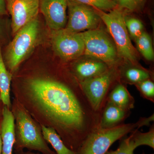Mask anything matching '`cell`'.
I'll list each match as a JSON object with an SVG mask.
<instances>
[{"label": "cell", "instance_id": "6da1fadb", "mask_svg": "<svg viewBox=\"0 0 154 154\" xmlns=\"http://www.w3.org/2000/svg\"><path fill=\"white\" fill-rule=\"evenodd\" d=\"M25 89L30 102L52 124L67 130L82 128V108L66 86L49 78L35 77L27 80Z\"/></svg>", "mask_w": 154, "mask_h": 154}, {"label": "cell", "instance_id": "7a4b0ae2", "mask_svg": "<svg viewBox=\"0 0 154 154\" xmlns=\"http://www.w3.org/2000/svg\"><path fill=\"white\" fill-rule=\"evenodd\" d=\"M13 113L16 135L14 149L16 152L22 151L26 149L37 151L42 154H56L50 148L45 140L41 128L24 107L19 105L17 106Z\"/></svg>", "mask_w": 154, "mask_h": 154}, {"label": "cell", "instance_id": "3957f363", "mask_svg": "<svg viewBox=\"0 0 154 154\" xmlns=\"http://www.w3.org/2000/svg\"><path fill=\"white\" fill-rule=\"evenodd\" d=\"M39 31L38 17L29 22L15 34V36L2 51L3 60L11 74L16 71L33 50Z\"/></svg>", "mask_w": 154, "mask_h": 154}, {"label": "cell", "instance_id": "277c9868", "mask_svg": "<svg viewBox=\"0 0 154 154\" xmlns=\"http://www.w3.org/2000/svg\"><path fill=\"white\" fill-rule=\"evenodd\" d=\"M96 11L113 38L119 56L128 62L135 63L137 54L131 43L125 25V17L121 9L116 8L108 13L97 9Z\"/></svg>", "mask_w": 154, "mask_h": 154}, {"label": "cell", "instance_id": "5b68a950", "mask_svg": "<svg viewBox=\"0 0 154 154\" xmlns=\"http://www.w3.org/2000/svg\"><path fill=\"white\" fill-rule=\"evenodd\" d=\"M140 122L135 124L122 125L93 131L83 141L75 154H105L116 140L135 128L141 127Z\"/></svg>", "mask_w": 154, "mask_h": 154}, {"label": "cell", "instance_id": "8992f818", "mask_svg": "<svg viewBox=\"0 0 154 154\" xmlns=\"http://www.w3.org/2000/svg\"><path fill=\"white\" fill-rule=\"evenodd\" d=\"M84 43V54L107 65L114 64L118 55L114 42L104 30L97 28L82 32Z\"/></svg>", "mask_w": 154, "mask_h": 154}, {"label": "cell", "instance_id": "52a82bcc", "mask_svg": "<svg viewBox=\"0 0 154 154\" xmlns=\"http://www.w3.org/2000/svg\"><path fill=\"white\" fill-rule=\"evenodd\" d=\"M51 42L57 55L64 60H74L84 54L85 43L82 33H76L66 28L53 30Z\"/></svg>", "mask_w": 154, "mask_h": 154}, {"label": "cell", "instance_id": "ba28073f", "mask_svg": "<svg viewBox=\"0 0 154 154\" xmlns=\"http://www.w3.org/2000/svg\"><path fill=\"white\" fill-rule=\"evenodd\" d=\"M68 19L65 28L81 33L98 28L102 21L96 9L90 6L68 0Z\"/></svg>", "mask_w": 154, "mask_h": 154}, {"label": "cell", "instance_id": "9c48e42d", "mask_svg": "<svg viewBox=\"0 0 154 154\" xmlns=\"http://www.w3.org/2000/svg\"><path fill=\"white\" fill-rule=\"evenodd\" d=\"M11 17V28L15 34L24 26L38 17L39 0H5Z\"/></svg>", "mask_w": 154, "mask_h": 154}, {"label": "cell", "instance_id": "30bf717a", "mask_svg": "<svg viewBox=\"0 0 154 154\" xmlns=\"http://www.w3.org/2000/svg\"><path fill=\"white\" fill-rule=\"evenodd\" d=\"M68 0H39V11L51 31L65 28Z\"/></svg>", "mask_w": 154, "mask_h": 154}, {"label": "cell", "instance_id": "8fae6325", "mask_svg": "<svg viewBox=\"0 0 154 154\" xmlns=\"http://www.w3.org/2000/svg\"><path fill=\"white\" fill-rule=\"evenodd\" d=\"M113 78V72L107 70L98 76L83 80L81 83L83 91L94 110H98L100 107Z\"/></svg>", "mask_w": 154, "mask_h": 154}, {"label": "cell", "instance_id": "7c38bea8", "mask_svg": "<svg viewBox=\"0 0 154 154\" xmlns=\"http://www.w3.org/2000/svg\"><path fill=\"white\" fill-rule=\"evenodd\" d=\"M2 154H13L16 141L15 119L11 109L4 105L1 122Z\"/></svg>", "mask_w": 154, "mask_h": 154}, {"label": "cell", "instance_id": "4fadbf2b", "mask_svg": "<svg viewBox=\"0 0 154 154\" xmlns=\"http://www.w3.org/2000/svg\"><path fill=\"white\" fill-rule=\"evenodd\" d=\"M107 71V64L99 60H86L79 63L75 66L77 75L84 80L102 75Z\"/></svg>", "mask_w": 154, "mask_h": 154}, {"label": "cell", "instance_id": "5bb4252c", "mask_svg": "<svg viewBox=\"0 0 154 154\" xmlns=\"http://www.w3.org/2000/svg\"><path fill=\"white\" fill-rule=\"evenodd\" d=\"M12 75L6 67L0 45V96L3 104L10 109L11 108V85Z\"/></svg>", "mask_w": 154, "mask_h": 154}, {"label": "cell", "instance_id": "9a60e30c", "mask_svg": "<svg viewBox=\"0 0 154 154\" xmlns=\"http://www.w3.org/2000/svg\"><path fill=\"white\" fill-rule=\"evenodd\" d=\"M42 135L46 142L50 144L56 154H75V152L69 149L59 135L52 127L41 125Z\"/></svg>", "mask_w": 154, "mask_h": 154}, {"label": "cell", "instance_id": "2e32d148", "mask_svg": "<svg viewBox=\"0 0 154 154\" xmlns=\"http://www.w3.org/2000/svg\"><path fill=\"white\" fill-rule=\"evenodd\" d=\"M105 109L101 123V128H107L113 126L123 119L125 115L124 109L110 102Z\"/></svg>", "mask_w": 154, "mask_h": 154}, {"label": "cell", "instance_id": "e0dca14e", "mask_svg": "<svg viewBox=\"0 0 154 154\" xmlns=\"http://www.w3.org/2000/svg\"><path fill=\"white\" fill-rule=\"evenodd\" d=\"M135 41L137 49L143 57L149 61L153 60L154 52L152 38L148 33L143 31Z\"/></svg>", "mask_w": 154, "mask_h": 154}, {"label": "cell", "instance_id": "ac0fdd59", "mask_svg": "<svg viewBox=\"0 0 154 154\" xmlns=\"http://www.w3.org/2000/svg\"><path fill=\"white\" fill-rule=\"evenodd\" d=\"M110 102L121 107L126 108L129 105L131 99L126 88L122 85L116 86L110 95Z\"/></svg>", "mask_w": 154, "mask_h": 154}, {"label": "cell", "instance_id": "d6986e66", "mask_svg": "<svg viewBox=\"0 0 154 154\" xmlns=\"http://www.w3.org/2000/svg\"><path fill=\"white\" fill-rule=\"evenodd\" d=\"M136 148L139 146L146 145L154 148V130L152 128L146 133H141L136 131L129 137Z\"/></svg>", "mask_w": 154, "mask_h": 154}, {"label": "cell", "instance_id": "ffe728a7", "mask_svg": "<svg viewBox=\"0 0 154 154\" xmlns=\"http://www.w3.org/2000/svg\"><path fill=\"white\" fill-rule=\"evenodd\" d=\"M103 11H110L117 7L113 0H70Z\"/></svg>", "mask_w": 154, "mask_h": 154}, {"label": "cell", "instance_id": "44dd1931", "mask_svg": "<svg viewBox=\"0 0 154 154\" xmlns=\"http://www.w3.org/2000/svg\"><path fill=\"white\" fill-rule=\"evenodd\" d=\"M125 25L129 35L135 40L144 31L143 24L136 18L125 19Z\"/></svg>", "mask_w": 154, "mask_h": 154}, {"label": "cell", "instance_id": "7402d4cb", "mask_svg": "<svg viewBox=\"0 0 154 154\" xmlns=\"http://www.w3.org/2000/svg\"><path fill=\"white\" fill-rule=\"evenodd\" d=\"M125 77L129 82L132 83H138L148 79L149 74L146 71L141 69L132 68L127 70Z\"/></svg>", "mask_w": 154, "mask_h": 154}, {"label": "cell", "instance_id": "603a6c76", "mask_svg": "<svg viewBox=\"0 0 154 154\" xmlns=\"http://www.w3.org/2000/svg\"><path fill=\"white\" fill-rule=\"evenodd\" d=\"M117 7L130 11H138L142 8L145 0H113Z\"/></svg>", "mask_w": 154, "mask_h": 154}, {"label": "cell", "instance_id": "cb8c5ba5", "mask_svg": "<svg viewBox=\"0 0 154 154\" xmlns=\"http://www.w3.org/2000/svg\"><path fill=\"white\" fill-rule=\"evenodd\" d=\"M136 149L132 141L129 137L122 142L117 149L107 152L105 154H134V151Z\"/></svg>", "mask_w": 154, "mask_h": 154}, {"label": "cell", "instance_id": "d4e9b609", "mask_svg": "<svg viewBox=\"0 0 154 154\" xmlns=\"http://www.w3.org/2000/svg\"><path fill=\"white\" fill-rule=\"evenodd\" d=\"M140 90L143 95L149 99L154 97V84L152 81L146 80L137 83Z\"/></svg>", "mask_w": 154, "mask_h": 154}, {"label": "cell", "instance_id": "484cf974", "mask_svg": "<svg viewBox=\"0 0 154 154\" xmlns=\"http://www.w3.org/2000/svg\"><path fill=\"white\" fill-rule=\"evenodd\" d=\"M0 16V45H2L5 42L6 38V31L5 23Z\"/></svg>", "mask_w": 154, "mask_h": 154}, {"label": "cell", "instance_id": "4316f807", "mask_svg": "<svg viewBox=\"0 0 154 154\" xmlns=\"http://www.w3.org/2000/svg\"><path fill=\"white\" fill-rule=\"evenodd\" d=\"M8 14L5 0H0V16H6Z\"/></svg>", "mask_w": 154, "mask_h": 154}, {"label": "cell", "instance_id": "83f0119b", "mask_svg": "<svg viewBox=\"0 0 154 154\" xmlns=\"http://www.w3.org/2000/svg\"><path fill=\"white\" fill-rule=\"evenodd\" d=\"M4 106V104L1 100V96H0V120L2 119V116L3 108Z\"/></svg>", "mask_w": 154, "mask_h": 154}, {"label": "cell", "instance_id": "f1b7e54d", "mask_svg": "<svg viewBox=\"0 0 154 154\" xmlns=\"http://www.w3.org/2000/svg\"><path fill=\"white\" fill-rule=\"evenodd\" d=\"M17 154H39L37 153H35L32 152H23V151H22L17 152Z\"/></svg>", "mask_w": 154, "mask_h": 154}, {"label": "cell", "instance_id": "f546056e", "mask_svg": "<svg viewBox=\"0 0 154 154\" xmlns=\"http://www.w3.org/2000/svg\"><path fill=\"white\" fill-rule=\"evenodd\" d=\"M1 120L2 119L0 120V154H2V138H1Z\"/></svg>", "mask_w": 154, "mask_h": 154}]
</instances>
